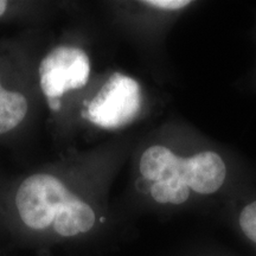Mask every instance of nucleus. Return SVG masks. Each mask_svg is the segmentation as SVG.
<instances>
[{"label": "nucleus", "mask_w": 256, "mask_h": 256, "mask_svg": "<svg viewBox=\"0 0 256 256\" xmlns=\"http://www.w3.org/2000/svg\"><path fill=\"white\" fill-rule=\"evenodd\" d=\"M89 74L90 62L84 51L74 46H58L42 60L40 88L49 102L56 101L66 92L84 87Z\"/></svg>", "instance_id": "7ed1b4c3"}, {"label": "nucleus", "mask_w": 256, "mask_h": 256, "mask_svg": "<svg viewBox=\"0 0 256 256\" xmlns=\"http://www.w3.org/2000/svg\"><path fill=\"white\" fill-rule=\"evenodd\" d=\"M182 159L168 147L152 146L147 148L140 159V172L142 177L153 183L180 174Z\"/></svg>", "instance_id": "423d86ee"}, {"label": "nucleus", "mask_w": 256, "mask_h": 256, "mask_svg": "<svg viewBox=\"0 0 256 256\" xmlns=\"http://www.w3.org/2000/svg\"><path fill=\"white\" fill-rule=\"evenodd\" d=\"M139 84L133 78L115 72L89 104V118L104 128H119L130 124L142 110Z\"/></svg>", "instance_id": "f03ea898"}, {"label": "nucleus", "mask_w": 256, "mask_h": 256, "mask_svg": "<svg viewBox=\"0 0 256 256\" xmlns=\"http://www.w3.org/2000/svg\"><path fill=\"white\" fill-rule=\"evenodd\" d=\"M255 243H256V240H255Z\"/></svg>", "instance_id": "f8f14e48"}, {"label": "nucleus", "mask_w": 256, "mask_h": 256, "mask_svg": "<svg viewBox=\"0 0 256 256\" xmlns=\"http://www.w3.org/2000/svg\"><path fill=\"white\" fill-rule=\"evenodd\" d=\"M28 114V101L23 94L0 90V134L8 133L18 126Z\"/></svg>", "instance_id": "0eeeda50"}, {"label": "nucleus", "mask_w": 256, "mask_h": 256, "mask_svg": "<svg viewBox=\"0 0 256 256\" xmlns=\"http://www.w3.org/2000/svg\"><path fill=\"white\" fill-rule=\"evenodd\" d=\"M95 223L94 209L75 194L57 211L51 232L58 238H74L90 232Z\"/></svg>", "instance_id": "39448f33"}, {"label": "nucleus", "mask_w": 256, "mask_h": 256, "mask_svg": "<svg viewBox=\"0 0 256 256\" xmlns=\"http://www.w3.org/2000/svg\"><path fill=\"white\" fill-rule=\"evenodd\" d=\"M6 8H8V2H5V0H0V17L5 14Z\"/></svg>", "instance_id": "9d476101"}, {"label": "nucleus", "mask_w": 256, "mask_h": 256, "mask_svg": "<svg viewBox=\"0 0 256 256\" xmlns=\"http://www.w3.org/2000/svg\"><path fill=\"white\" fill-rule=\"evenodd\" d=\"M2 83H0V90H2Z\"/></svg>", "instance_id": "9b49d317"}, {"label": "nucleus", "mask_w": 256, "mask_h": 256, "mask_svg": "<svg viewBox=\"0 0 256 256\" xmlns=\"http://www.w3.org/2000/svg\"><path fill=\"white\" fill-rule=\"evenodd\" d=\"M74 196L75 194L54 176H30L16 194L18 218L32 232H46L51 230L60 208Z\"/></svg>", "instance_id": "f257e3e1"}, {"label": "nucleus", "mask_w": 256, "mask_h": 256, "mask_svg": "<svg viewBox=\"0 0 256 256\" xmlns=\"http://www.w3.org/2000/svg\"><path fill=\"white\" fill-rule=\"evenodd\" d=\"M142 4L162 10H180L190 4V2L188 0H148V2H142Z\"/></svg>", "instance_id": "1a4fd4ad"}, {"label": "nucleus", "mask_w": 256, "mask_h": 256, "mask_svg": "<svg viewBox=\"0 0 256 256\" xmlns=\"http://www.w3.org/2000/svg\"><path fill=\"white\" fill-rule=\"evenodd\" d=\"M180 176L191 190L210 194L222 186L226 168L222 158L214 152H202L182 159Z\"/></svg>", "instance_id": "20e7f679"}, {"label": "nucleus", "mask_w": 256, "mask_h": 256, "mask_svg": "<svg viewBox=\"0 0 256 256\" xmlns=\"http://www.w3.org/2000/svg\"><path fill=\"white\" fill-rule=\"evenodd\" d=\"M151 196L160 204H182L190 196V188L180 176L156 182L151 186Z\"/></svg>", "instance_id": "6e6552de"}]
</instances>
